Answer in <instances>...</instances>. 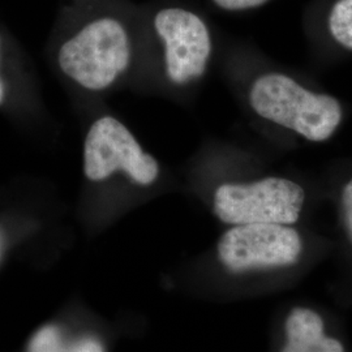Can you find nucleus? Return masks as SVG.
Wrapping results in <instances>:
<instances>
[{"mask_svg":"<svg viewBox=\"0 0 352 352\" xmlns=\"http://www.w3.org/2000/svg\"><path fill=\"white\" fill-rule=\"evenodd\" d=\"M250 101L260 116L315 142L329 139L342 120V107L334 97L316 94L279 74L257 78Z\"/></svg>","mask_w":352,"mask_h":352,"instance_id":"1","label":"nucleus"},{"mask_svg":"<svg viewBox=\"0 0 352 352\" xmlns=\"http://www.w3.org/2000/svg\"><path fill=\"white\" fill-rule=\"evenodd\" d=\"M131 47L124 28L113 19H101L85 26L59 51L65 75L84 88L101 90L126 71Z\"/></svg>","mask_w":352,"mask_h":352,"instance_id":"2","label":"nucleus"},{"mask_svg":"<svg viewBox=\"0 0 352 352\" xmlns=\"http://www.w3.org/2000/svg\"><path fill=\"white\" fill-rule=\"evenodd\" d=\"M304 189L287 179L223 184L215 190L214 212L228 225H294L302 213Z\"/></svg>","mask_w":352,"mask_h":352,"instance_id":"3","label":"nucleus"},{"mask_svg":"<svg viewBox=\"0 0 352 352\" xmlns=\"http://www.w3.org/2000/svg\"><path fill=\"white\" fill-rule=\"evenodd\" d=\"M302 251L299 232L285 225H239L218 243L221 263L234 273L291 266Z\"/></svg>","mask_w":352,"mask_h":352,"instance_id":"4","label":"nucleus"},{"mask_svg":"<svg viewBox=\"0 0 352 352\" xmlns=\"http://www.w3.org/2000/svg\"><path fill=\"white\" fill-rule=\"evenodd\" d=\"M119 168L142 186L153 183L160 171L157 161L142 151L126 126L104 116L90 126L85 140V175L97 182Z\"/></svg>","mask_w":352,"mask_h":352,"instance_id":"5","label":"nucleus"},{"mask_svg":"<svg viewBox=\"0 0 352 352\" xmlns=\"http://www.w3.org/2000/svg\"><path fill=\"white\" fill-rule=\"evenodd\" d=\"M154 26L166 45L167 75L175 84H186L205 72L212 50L210 36L195 13L168 8L155 16Z\"/></svg>","mask_w":352,"mask_h":352,"instance_id":"6","label":"nucleus"},{"mask_svg":"<svg viewBox=\"0 0 352 352\" xmlns=\"http://www.w3.org/2000/svg\"><path fill=\"white\" fill-rule=\"evenodd\" d=\"M285 331L286 343L282 352H344L340 340L327 337L321 316L312 309H292Z\"/></svg>","mask_w":352,"mask_h":352,"instance_id":"7","label":"nucleus"},{"mask_svg":"<svg viewBox=\"0 0 352 352\" xmlns=\"http://www.w3.org/2000/svg\"><path fill=\"white\" fill-rule=\"evenodd\" d=\"M28 352H104L100 340L93 337L67 340L58 327L39 329L30 340Z\"/></svg>","mask_w":352,"mask_h":352,"instance_id":"8","label":"nucleus"},{"mask_svg":"<svg viewBox=\"0 0 352 352\" xmlns=\"http://www.w3.org/2000/svg\"><path fill=\"white\" fill-rule=\"evenodd\" d=\"M329 30L343 47L352 50V0H338L329 16Z\"/></svg>","mask_w":352,"mask_h":352,"instance_id":"9","label":"nucleus"},{"mask_svg":"<svg viewBox=\"0 0 352 352\" xmlns=\"http://www.w3.org/2000/svg\"><path fill=\"white\" fill-rule=\"evenodd\" d=\"M342 210L346 231L352 243V179L342 192Z\"/></svg>","mask_w":352,"mask_h":352,"instance_id":"10","label":"nucleus"},{"mask_svg":"<svg viewBox=\"0 0 352 352\" xmlns=\"http://www.w3.org/2000/svg\"><path fill=\"white\" fill-rule=\"evenodd\" d=\"M214 3L227 11H243L263 6L267 0H213Z\"/></svg>","mask_w":352,"mask_h":352,"instance_id":"11","label":"nucleus"},{"mask_svg":"<svg viewBox=\"0 0 352 352\" xmlns=\"http://www.w3.org/2000/svg\"><path fill=\"white\" fill-rule=\"evenodd\" d=\"M3 101V87H1V82H0V103Z\"/></svg>","mask_w":352,"mask_h":352,"instance_id":"12","label":"nucleus"}]
</instances>
